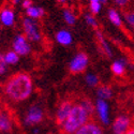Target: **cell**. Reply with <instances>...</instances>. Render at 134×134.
Segmentation results:
<instances>
[{
	"mask_svg": "<svg viewBox=\"0 0 134 134\" xmlns=\"http://www.w3.org/2000/svg\"><path fill=\"white\" fill-rule=\"evenodd\" d=\"M33 84L31 77L26 73H18L10 77L4 86L5 94L15 102L25 101L32 93Z\"/></svg>",
	"mask_w": 134,
	"mask_h": 134,
	"instance_id": "1",
	"label": "cell"
},
{
	"mask_svg": "<svg viewBox=\"0 0 134 134\" xmlns=\"http://www.w3.org/2000/svg\"><path fill=\"white\" fill-rule=\"evenodd\" d=\"M89 115L86 109L81 104H75L71 110L70 115L61 125V130L63 134H75L84 125L89 121Z\"/></svg>",
	"mask_w": 134,
	"mask_h": 134,
	"instance_id": "2",
	"label": "cell"
},
{
	"mask_svg": "<svg viewBox=\"0 0 134 134\" xmlns=\"http://www.w3.org/2000/svg\"><path fill=\"white\" fill-rule=\"evenodd\" d=\"M23 28L25 37L32 42H38L41 40V32L38 24L31 18H25L23 21Z\"/></svg>",
	"mask_w": 134,
	"mask_h": 134,
	"instance_id": "3",
	"label": "cell"
},
{
	"mask_svg": "<svg viewBox=\"0 0 134 134\" xmlns=\"http://www.w3.org/2000/svg\"><path fill=\"white\" fill-rule=\"evenodd\" d=\"M88 65V57L85 53H79L70 62V71L73 74L85 71Z\"/></svg>",
	"mask_w": 134,
	"mask_h": 134,
	"instance_id": "4",
	"label": "cell"
},
{
	"mask_svg": "<svg viewBox=\"0 0 134 134\" xmlns=\"http://www.w3.org/2000/svg\"><path fill=\"white\" fill-rule=\"evenodd\" d=\"M28 39L23 36V35H18L13 41V51L20 55V56H26L30 52V45L27 41Z\"/></svg>",
	"mask_w": 134,
	"mask_h": 134,
	"instance_id": "5",
	"label": "cell"
},
{
	"mask_svg": "<svg viewBox=\"0 0 134 134\" xmlns=\"http://www.w3.org/2000/svg\"><path fill=\"white\" fill-rule=\"evenodd\" d=\"M131 129V119L127 116H119L113 124L114 134H126Z\"/></svg>",
	"mask_w": 134,
	"mask_h": 134,
	"instance_id": "6",
	"label": "cell"
},
{
	"mask_svg": "<svg viewBox=\"0 0 134 134\" xmlns=\"http://www.w3.org/2000/svg\"><path fill=\"white\" fill-rule=\"evenodd\" d=\"M73 106H74V104L72 102H70V101H63L59 105V107L57 109V114H56V120H57L58 125L61 126L63 124L64 120L68 118V116L70 115Z\"/></svg>",
	"mask_w": 134,
	"mask_h": 134,
	"instance_id": "7",
	"label": "cell"
},
{
	"mask_svg": "<svg viewBox=\"0 0 134 134\" xmlns=\"http://www.w3.org/2000/svg\"><path fill=\"white\" fill-rule=\"evenodd\" d=\"M42 118H43L42 109L37 105H33L28 110V113L25 117V122L27 125H36V124H39L42 120Z\"/></svg>",
	"mask_w": 134,
	"mask_h": 134,
	"instance_id": "8",
	"label": "cell"
},
{
	"mask_svg": "<svg viewBox=\"0 0 134 134\" xmlns=\"http://www.w3.org/2000/svg\"><path fill=\"white\" fill-rule=\"evenodd\" d=\"M96 110L99 115V118L103 124H108L109 122V113H108V105L105 100L99 99L96 103Z\"/></svg>",
	"mask_w": 134,
	"mask_h": 134,
	"instance_id": "9",
	"label": "cell"
},
{
	"mask_svg": "<svg viewBox=\"0 0 134 134\" xmlns=\"http://www.w3.org/2000/svg\"><path fill=\"white\" fill-rule=\"evenodd\" d=\"M75 134H103V130L94 122L88 121L80 130H77Z\"/></svg>",
	"mask_w": 134,
	"mask_h": 134,
	"instance_id": "10",
	"label": "cell"
},
{
	"mask_svg": "<svg viewBox=\"0 0 134 134\" xmlns=\"http://www.w3.org/2000/svg\"><path fill=\"white\" fill-rule=\"evenodd\" d=\"M14 20H15V14L12 9L5 8L1 10V12H0V21H1V24L9 27L14 24Z\"/></svg>",
	"mask_w": 134,
	"mask_h": 134,
	"instance_id": "11",
	"label": "cell"
},
{
	"mask_svg": "<svg viewBox=\"0 0 134 134\" xmlns=\"http://www.w3.org/2000/svg\"><path fill=\"white\" fill-rule=\"evenodd\" d=\"M56 40H57V42L59 44H61V45L66 46L72 43V36L70 32L65 31V30H61L56 35Z\"/></svg>",
	"mask_w": 134,
	"mask_h": 134,
	"instance_id": "12",
	"label": "cell"
},
{
	"mask_svg": "<svg viewBox=\"0 0 134 134\" xmlns=\"http://www.w3.org/2000/svg\"><path fill=\"white\" fill-rule=\"evenodd\" d=\"M12 129V122L5 113H0V131L9 132Z\"/></svg>",
	"mask_w": 134,
	"mask_h": 134,
	"instance_id": "13",
	"label": "cell"
},
{
	"mask_svg": "<svg viewBox=\"0 0 134 134\" xmlns=\"http://www.w3.org/2000/svg\"><path fill=\"white\" fill-rule=\"evenodd\" d=\"M26 13L29 18L37 19V18H41L44 15V10L39 7H30L26 10Z\"/></svg>",
	"mask_w": 134,
	"mask_h": 134,
	"instance_id": "14",
	"label": "cell"
},
{
	"mask_svg": "<svg viewBox=\"0 0 134 134\" xmlns=\"http://www.w3.org/2000/svg\"><path fill=\"white\" fill-rule=\"evenodd\" d=\"M97 37H98V39H99V45H100V47H101V49L103 51V53H104L106 56H108V57H110V56H111L110 47H109V45H108V43L105 41V39L103 38L102 33L98 31V32H97Z\"/></svg>",
	"mask_w": 134,
	"mask_h": 134,
	"instance_id": "15",
	"label": "cell"
},
{
	"mask_svg": "<svg viewBox=\"0 0 134 134\" xmlns=\"http://www.w3.org/2000/svg\"><path fill=\"white\" fill-rule=\"evenodd\" d=\"M97 94H98L99 99H101V100H107V99H110L113 92H111V89L108 86H100L98 88Z\"/></svg>",
	"mask_w": 134,
	"mask_h": 134,
	"instance_id": "16",
	"label": "cell"
},
{
	"mask_svg": "<svg viewBox=\"0 0 134 134\" xmlns=\"http://www.w3.org/2000/svg\"><path fill=\"white\" fill-rule=\"evenodd\" d=\"M108 18H109V20L111 21V23L117 27H120L121 24H122V20H121V17L119 15V13L114 9H110L108 11Z\"/></svg>",
	"mask_w": 134,
	"mask_h": 134,
	"instance_id": "17",
	"label": "cell"
},
{
	"mask_svg": "<svg viewBox=\"0 0 134 134\" xmlns=\"http://www.w3.org/2000/svg\"><path fill=\"white\" fill-rule=\"evenodd\" d=\"M111 72H113L115 75H118V76L124 75V73H125V63H124V61H121V60L115 61L113 64H111Z\"/></svg>",
	"mask_w": 134,
	"mask_h": 134,
	"instance_id": "18",
	"label": "cell"
},
{
	"mask_svg": "<svg viewBox=\"0 0 134 134\" xmlns=\"http://www.w3.org/2000/svg\"><path fill=\"white\" fill-rule=\"evenodd\" d=\"M3 56H4V60H5L7 64H15L19 59V55L16 54L14 51H10V52L5 53Z\"/></svg>",
	"mask_w": 134,
	"mask_h": 134,
	"instance_id": "19",
	"label": "cell"
},
{
	"mask_svg": "<svg viewBox=\"0 0 134 134\" xmlns=\"http://www.w3.org/2000/svg\"><path fill=\"white\" fill-rule=\"evenodd\" d=\"M63 18H64L65 23L68 25H74L75 24L76 17L74 15V13L70 10H64L63 11Z\"/></svg>",
	"mask_w": 134,
	"mask_h": 134,
	"instance_id": "20",
	"label": "cell"
},
{
	"mask_svg": "<svg viewBox=\"0 0 134 134\" xmlns=\"http://www.w3.org/2000/svg\"><path fill=\"white\" fill-rule=\"evenodd\" d=\"M80 104H81V105L86 109V111H87V113H88L89 115H90V116L93 114L94 108H96V105H93L91 101H89V100H87V99H84Z\"/></svg>",
	"mask_w": 134,
	"mask_h": 134,
	"instance_id": "21",
	"label": "cell"
},
{
	"mask_svg": "<svg viewBox=\"0 0 134 134\" xmlns=\"http://www.w3.org/2000/svg\"><path fill=\"white\" fill-rule=\"evenodd\" d=\"M86 82L89 86H97L99 84V79H98V76H96L94 74H88L86 76Z\"/></svg>",
	"mask_w": 134,
	"mask_h": 134,
	"instance_id": "22",
	"label": "cell"
},
{
	"mask_svg": "<svg viewBox=\"0 0 134 134\" xmlns=\"http://www.w3.org/2000/svg\"><path fill=\"white\" fill-rule=\"evenodd\" d=\"M126 20L132 28H134V11H129L126 13Z\"/></svg>",
	"mask_w": 134,
	"mask_h": 134,
	"instance_id": "23",
	"label": "cell"
},
{
	"mask_svg": "<svg viewBox=\"0 0 134 134\" xmlns=\"http://www.w3.org/2000/svg\"><path fill=\"white\" fill-rule=\"evenodd\" d=\"M85 19H86V23H87L89 26L94 27V28L98 26L97 20H96V18H94L92 15H90V14H87V15H85Z\"/></svg>",
	"mask_w": 134,
	"mask_h": 134,
	"instance_id": "24",
	"label": "cell"
},
{
	"mask_svg": "<svg viewBox=\"0 0 134 134\" xmlns=\"http://www.w3.org/2000/svg\"><path fill=\"white\" fill-rule=\"evenodd\" d=\"M7 62L4 60V56L0 54V74H3L7 71Z\"/></svg>",
	"mask_w": 134,
	"mask_h": 134,
	"instance_id": "25",
	"label": "cell"
},
{
	"mask_svg": "<svg viewBox=\"0 0 134 134\" xmlns=\"http://www.w3.org/2000/svg\"><path fill=\"white\" fill-rule=\"evenodd\" d=\"M101 3L100 2H91L90 3V10L93 14H98L100 12V10H101Z\"/></svg>",
	"mask_w": 134,
	"mask_h": 134,
	"instance_id": "26",
	"label": "cell"
},
{
	"mask_svg": "<svg viewBox=\"0 0 134 134\" xmlns=\"http://www.w3.org/2000/svg\"><path fill=\"white\" fill-rule=\"evenodd\" d=\"M115 1V3L117 4V5H119V7H125V5H127V3L129 2V0H114Z\"/></svg>",
	"mask_w": 134,
	"mask_h": 134,
	"instance_id": "27",
	"label": "cell"
},
{
	"mask_svg": "<svg viewBox=\"0 0 134 134\" xmlns=\"http://www.w3.org/2000/svg\"><path fill=\"white\" fill-rule=\"evenodd\" d=\"M23 7L27 10L28 8L32 7V1H31V0H24V1H23Z\"/></svg>",
	"mask_w": 134,
	"mask_h": 134,
	"instance_id": "28",
	"label": "cell"
},
{
	"mask_svg": "<svg viewBox=\"0 0 134 134\" xmlns=\"http://www.w3.org/2000/svg\"><path fill=\"white\" fill-rule=\"evenodd\" d=\"M126 134H134V128H131V129H130Z\"/></svg>",
	"mask_w": 134,
	"mask_h": 134,
	"instance_id": "29",
	"label": "cell"
},
{
	"mask_svg": "<svg viewBox=\"0 0 134 134\" xmlns=\"http://www.w3.org/2000/svg\"><path fill=\"white\" fill-rule=\"evenodd\" d=\"M20 2V0H12V3L13 4H17V3H19Z\"/></svg>",
	"mask_w": 134,
	"mask_h": 134,
	"instance_id": "30",
	"label": "cell"
},
{
	"mask_svg": "<svg viewBox=\"0 0 134 134\" xmlns=\"http://www.w3.org/2000/svg\"><path fill=\"white\" fill-rule=\"evenodd\" d=\"M89 1H90V3L91 2H100L101 3V0H89Z\"/></svg>",
	"mask_w": 134,
	"mask_h": 134,
	"instance_id": "31",
	"label": "cell"
},
{
	"mask_svg": "<svg viewBox=\"0 0 134 134\" xmlns=\"http://www.w3.org/2000/svg\"><path fill=\"white\" fill-rule=\"evenodd\" d=\"M57 1H59V2H64L65 0H57Z\"/></svg>",
	"mask_w": 134,
	"mask_h": 134,
	"instance_id": "32",
	"label": "cell"
}]
</instances>
